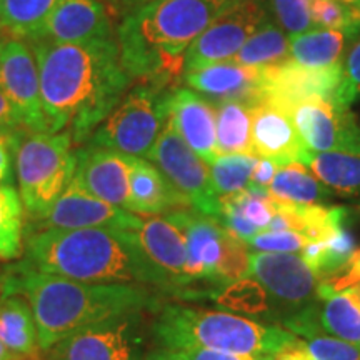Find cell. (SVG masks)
Returning a JSON list of instances; mask_svg holds the SVG:
<instances>
[{
	"label": "cell",
	"mask_w": 360,
	"mask_h": 360,
	"mask_svg": "<svg viewBox=\"0 0 360 360\" xmlns=\"http://www.w3.org/2000/svg\"><path fill=\"white\" fill-rule=\"evenodd\" d=\"M37 58L47 132L70 134L74 146L92 137L132 84L117 39L56 44L29 40Z\"/></svg>",
	"instance_id": "1"
},
{
	"label": "cell",
	"mask_w": 360,
	"mask_h": 360,
	"mask_svg": "<svg viewBox=\"0 0 360 360\" xmlns=\"http://www.w3.org/2000/svg\"><path fill=\"white\" fill-rule=\"evenodd\" d=\"M2 294L17 292L29 300L39 345L49 352L60 340L94 323L135 312H157L162 292L127 283H85L53 276L20 262L0 274Z\"/></svg>",
	"instance_id": "2"
},
{
	"label": "cell",
	"mask_w": 360,
	"mask_h": 360,
	"mask_svg": "<svg viewBox=\"0 0 360 360\" xmlns=\"http://www.w3.org/2000/svg\"><path fill=\"white\" fill-rule=\"evenodd\" d=\"M25 262L42 272L85 283H127L169 294L134 231L90 227L35 231L27 238Z\"/></svg>",
	"instance_id": "3"
},
{
	"label": "cell",
	"mask_w": 360,
	"mask_h": 360,
	"mask_svg": "<svg viewBox=\"0 0 360 360\" xmlns=\"http://www.w3.org/2000/svg\"><path fill=\"white\" fill-rule=\"evenodd\" d=\"M238 0H148L129 8L117 44L132 79L174 84L192 44Z\"/></svg>",
	"instance_id": "4"
},
{
	"label": "cell",
	"mask_w": 360,
	"mask_h": 360,
	"mask_svg": "<svg viewBox=\"0 0 360 360\" xmlns=\"http://www.w3.org/2000/svg\"><path fill=\"white\" fill-rule=\"evenodd\" d=\"M155 349H210L231 354L274 355L299 337L276 323L227 312L169 302L157 309L150 322Z\"/></svg>",
	"instance_id": "5"
},
{
	"label": "cell",
	"mask_w": 360,
	"mask_h": 360,
	"mask_svg": "<svg viewBox=\"0 0 360 360\" xmlns=\"http://www.w3.org/2000/svg\"><path fill=\"white\" fill-rule=\"evenodd\" d=\"M182 231L187 244L184 297H210L227 283L250 277V250L219 220L193 209L165 214Z\"/></svg>",
	"instance_id": "6"
},
{
	"label": "cell",
	"mask_w": 360,
	"mask_h": 360,
	"mask_svg": "<svg viewBox=\"0 0 360 360\" xmlns=\"http://www.w3.org/2000/svg\"><path fill=\"white\" fill-rule=\"evenodd\" d=\"M22 134L13 147L19 193L27 214L40 220L74 179L77 150L67 132Z\"/></svg>",
	"instance_id": "7"
},
{
	"label": "cell",
	"mask_w": 360,
	"mask_h": 360,
	"mask_svg": "<svg viewBox=\"0 0 360 360\" xmlns=\"http://www.w3.org/2000/svg\"><path fill=\"white\" fill-rule=\"evenodd\" d=\"M174 85L141 80L127 90L119 105L98 125L90 147L112 148L137 159H148L169 120V97Z\"/></svg>",
	"instance_id": "8"
},
{
	"label": "cell",
	"mask_w": 360,
	"mask_h": 360,
	"mask_svg": "<svg viewBox=\"0 0 360 360\" xmlns=\"http://www.w3.org/2000/svg\"><path fill=\"white\" fill-rule=\"evenodd\" d=\"M147 312L117 315L75 332L49 350L45 360H146Z\"/></svg>",
	"instance_id": "9"
},
{
	"label": "cell",
	"mask_w": 360,
	"mask_h": 360,
	"mask_svg": "<svg viewBox=\"0 0 360 360\" xmlns=\"http://www.w3.org/2000/svg\"><path fill=\"white\" fill-rule=\"evenodd\" d=\"M274 103L289 114L309 150L360 155V120L347 107L319 96Z\"/></svg>",
	"instance_id": "10"
},
{
	"label": "cell",
	"mask_w": 360,
	"mask_h": 360,
	"mask_svg": "<svg viewBox=\"0 0 360 360\" xmlns=\"http://www.w3.org/2000/svg\"><path fill=\"white\" fill-rule=\"evenodd\" d=\"M250 277L267 292L277 322L319 302L322 281L299 254H250Z\"/></svg>",
	"instance_id": "11"
},
{
	"label": "cell",
	"mask_w": 360,
	"mask_h": 360,
	"mask_svg": "<svg viewBox=\"0 0 360 360\" xmlns=\"http://www.w3.org/2000/svg\"><path fill=\"white\" fill-rule=\"evenodd\" d=\"M147 160L165 175L191 209L209 217H219L220 199L214 191L209 165L184 142L170 119Z\"/></svg>",
	"instance_id": "12"
},
{
	"label": "cell",
	"mask_w": 360,
	"mask_h": 360,
	"mask_svg": "<svg viewBox=\"0 0 360 360\" xmlns=\"http://www.w3.org/2000/svg\"><path fill=\"white\" fill-rule=\"evenodd\" d=\"M269 17V0H238L192 44L184 58V74L231 60Z\"/></svg>",
	"instance_id": "13"
},
{
	"label": "cell",
	"mask_w": 360,
	"mask_h": 360,
	"mask_svg": "<svg viewBox=\"0 0 360 360\" xmlns=\"http://www.w3.org/2000/svg\"><path fill=\"white\" fill-rule=\"evenodd\" d=\"M0 89L20 112L29 132H47L40 97L37 58L22 39L8 37L0 47Z\"/></svg>",
	"instance_id": "14"
},
{
	"label": "cell",
	"mask_w": 360,
	"mask_h": 360,
	"mask_svg": "<svg viewBox=\"0 0 360 360\" xmlns=\"http://www.w3.org/2000/svg\"><path fill=\"white\" fill-rule=\"evenodd\" d=\"M141 217L142 215L98 199L79 182V179L74 177L51 210L37 220V231H47V229L74 231V229L90 227L134 231L141 222Z\"/></svg>",
	"instance_id": "15"
},
{
	"label": "cell",
	"mask_w": 360,
	"mask_h": 360,
	"mask_svg": "<svg viewBox=\"0 0 360 360\" xmlns=\"http://www.w3.org/2000/svg\"><path fill=\"white\" fill-rule=\"evenodd\" d=\"M134 233L148 262L164 277L169 294L184 295L187 244L179 225L167 215H142Z\"/></svg>",
	"instance_id": "16"
},
{
	"label": "cell",
	"mask_w": 360,
	"mask_h": 360,
	"mask_svg": "<svg viewBox=\"0 0 360 360\" xmlns=\"http://www.w3.org/2000/svg\"><path fill=\"white\" fill-rule=\"evenodd\" d=\"M169 119L207 165L217 159V109L210 98L188 87H174L169 97Z\"/></svg>",
	"instance_id": "17"
},
{
	"label": "cell",
	"mask_w": 360,
	"mask_h": 360,
	"mask_svg": "<svg viewBox=\"0 0 360 360\" xmlns=\"http://www.w3.org/2000/svg\"><path fill=\"white\" fill-rule=\"evenodd\" d=\"M112 37V15L105 0H62L30 40L56 44Z\"/></svg>",
	"instance_id": "18"
},
{
	"label": "cell",
	"mask_w": 360,
	"mask_h": 360,
	"mask_svg": "<svg viewBox=\"0 0 360 360\" xmlns=\"http://www.w3.org/2000/svg\"><path fill=\"white\" fill-rule=\"evenodd\" d=\"M134 160L135 157L112 148L87 146L77 150V169L74 177L98 199L127 210Z\"/></svg>",
	"instance_id": "19"
},
{
	"label": "cell",
	"mask_w": 360,
	"mask_h": 360,
	"mask_svg": "<svg viewBox=\"0 0 360 360\" xmlns=\"http://www.w3.org/2000/svg\"><path fill=\"white\" fill-rule=\"evenodd\" d=\"M250 115L252 148L255 155L274 160L278 167L300 162L307 147L282 107L267 98H260L252 103Z\"/></svg>",
	"instance_id": "20"
},
{
	"label": "cell",
	"mask_w": 360,
	"mask_h": 360,
	"mask_svg": "<svg viewBox=\"0 0 360 360\" xmlns=\"http://www.w3.org/2000/svg\"><path fill=\"white\" fill-rule=\"evenodd\" d=\"M180 79L188 89L207 98H215V102L245 101L254 103L260 101L264 94V69L242 67L229 60L186 72Z\"/></svg>",
	"instance_id": "21"
},
{
	"label": "cell",
	"mask_w": 360,
	"mask_h": 360,
	"mask_svg": "<svg viewBox=\"0 0 360 360\" xmlns=\"http://www.w3.org/2000/svg\"><path fill=\"white\" fill-rule=\"evenodd\" d=\"M179 209H191V205L150 160L135 157L127 210L139 215H165Z\"/></svg>",
	"instance_id": "22"
},
{
	"label": "cell",
	"mask_w": 360,
	"mask_h": 360,
	"mask_svg": "<svg viewBox=\"0 0 360 360\" xmlns=\"http://www.w3.org/2000/svg\"><path fill=\"white\" fill-rule=\"evenodd\" d=\"M276 214V200L269 191L249 186L245 191L220 199V224L245 244L252 237L267 229Z\"/></svg>",
	"instance_id": "23"
},
{
	"label": "cell",
	"mask_w": 360,
	"mask_h": 360,
	"mask_svg": "<svg viewBox=\"0 0 360 360\" xmlns=\"http://www.w3.org/2000/svg\"><path fill=\"white\" fill-rule=\"evenodd\" d=\"M0 340L8 350L24 359H39L42 352L32 307L17 292L0 295Z\"/></svg>",
	"instance_id": "24"
},
{
	"label": "cell",
	"mask_w": 360,
	"mask_h": 360,
	"mask_svg": "<svg viewBox=\"0 0 360 360\" xmlns=\"http://www.w3.org/2000/svg\"><path fill=\"white\" fill-rule=\"evenodd\" d=\"M352 42L347 34L339 30L310 29L290 37L289 60L307 69H328L344 64L345 44Z\"/></svg>",
	"instance_id": "25"
},
{
	"label": "cell",
	"mask_w": 360,
	"mask_h": 360,
	"mask_svg": "<svg viewBox=\"0 0 360 360\" xmlns=\"http://www.w3.org/2000/svg\"><path fill=\"white\" fill-rule=\"evenodd\" d=\"M300 164L337 195L360 197V155L314 152L305 148Z\"/></svg>",
	"instance_id": "26"
},
{
	"label": "cell",
	"mask_w": 360,
	"mask_h": 360,
	"mask_svg": "<svg viewBox=\"0 0 360 360\" xmlns=\"http://www.w3.org/2000/svg\"><path fill=\"white\" fill-rule=\"evenodd\" d=\"M269 193L276 200L299 205H322L335 195L300 162L278 169Z\"/></svg>",
	"instance_id": "27"
},
{
	"label": "cell",
	"mask_w": 360,
	"mask_h": 360,
	"mask_svg": "<svg viewBox=\"0 0 360 360\" xmlns=\"http://www.w3.org/2000/svg\"><path fill=\"white\" fill-rule=\"evenodd\" d=\"M289 35L270 15L229 62L252 69L276 67L289 58Z\"/></svg>",
	"instance_id": "28"
},
{
	"label": "cell",
	"mask_w": 360,
	"mask_h": 360,
	"mask_svg": "<svg viewBox=\"0 0 360 360\" xmlns=\"http://www.w3.org/2000/svg\"><path fill=\"white\" fill-rule=\"evenodd\" d=\"M319 319L328 335L360 345V302L354 289L321 292Z\"/></svg>",
	"instance_id": "29"
},
{
	"label": "cell",
	"mask_w": 360,
	"mask_h": 360,
	"mask_svg": "<svg viewBox=\"0 0 360 360\" xmlns=\"http://www.w3.org/2000/svg\"><path fill=\"white\" fill-rule=\"evenodd\" d=\"M210 299L227 312L244 315L265 323L277 322L267 292L252 277L227 283L222 289L215 290Z\"/></svg>",
	"instance_id": "30"
},
{
	"label": "cell",
	"mask_w": 360,
	"mask_h": 360,
	"mask_svg": "<svg viewBox=\"0 0 360 360\" xmlns=\"http://www.w3.org/2000/svg\"><path fill=\"white\" fill-rule=\"evenodd\" d=\"M217 152L225 154H254L252 148V102H217Z\"/></svg>",
	"instance_id": "31"
},
{
	"label": "cell",
	"mask_w": 360,
	"mask_h": 360,
	"mask_svg": "<svg viewBox=\"0 0 360 360\" xmlns=\"http://www.w3.org/2000/svg\"><path fill=\"white\" fill-rule=\"evenodd\" d=\"M62 0H4L0 29L8 37L32 39Z\"/></svg>",
	"instance_id": "32"
},
{
	"label": "cell",
	"mask_w": 360,
	"mask_h": 360,
	"mask_svg": "<svg viewBox=\"0 0 360 360\" xmlns=\"http://www.w3.org/2000/svg\"><path fill=\"white\" fill-rule=\"evenodd\" d=\"M24 204L12 186H0V260L19 259L24 250Z\"/></svg>",
	"instance_id": "33"
},
{
	"label": "cell",
	"mask_w": 360,
	"mask_h": 360,
	"mask_svg": "<svg viewBox=\"0 0 360 360\" xmlns=\"http://www.w3.org/2000/svg\"><path fill=\"white\" fill-rule=\"evenodd\" d=\"M257 159L259 157L255 154L217 155V159L209 165V170L219 199L233 195L249 187Z\"/></svg>",
	"instance_id": "34"
},
{
	"label": "cell",
	"mask_w": 360,
	"mask_h": 360,
	"mask_svg": "<svg viewBox=\"0 0 360 360\" xmlns=\"http://www.w3.org/2000/svg\"><path fill=\"white\" fill-rule=\"evenodd\" d=\"M312 29L339 30L350 39H360V15L340 0H310Z\"/></svg>",
	"instance_id": "35"
},
{
	"label": "cell",
	"mask_w": 360,
	"mask_h": 360,
	"mask_svg": "<svg viewBox=\"0 0 360 360\" xmlns=\"http://www.w3.org/2000/svg\"><path fill=\"white\" fill-rule=\"evenodd\" d=\"M269 8L270 15L289 39L312 29L310 0H269Z\"/></svg>",
	"instance_id": "36"
},
{
	"label": "cell",
	"mask_w": 360,
	"mask_h": 360,
	"mask_svg": "<svg viewBox=\"0 0 360 360\" xmlns=\"http://www.w3.org/2000/svg\"><path fill=\"white\" fill-rule=\"evenodd\" d=\"M304 345L314 360H360V345L328 335L326 330L304 339Z\"/></svg>",
	"instance_id": "37"
},
{
	"label": "cell",
	"mask_w": 360,
	"mask_h": 360,
	"mask_svg": "<svg viewBox=\"0 0 360 360\" xmlns=\"http://www.w3.org/2000/svg\"><path fill=\"white\" fill-rule=\"evenodd\" d=\"M310 242L309 237L290 231H262L247 242L250 254L278 252V254H300Z\"/></svg>",
	"instance_id": "38"
},
{
	"label": "cell",
	"mask_w": 360,
	"mask_h": 360,
	"mask_svg": "<svg viewBox=\"0 0 360 360\" xmlns=\"http://www.w3.org/2000/svg\"><path fill=\"white\" fill-rule=\"evenodd\" d=\"M332 101L347 109L360 101V40L344 60V74Z\"/></svg>",
	"instance_id": "39"
},
{
	"label": "cell",
	"mask_w": 360,
	"mask_h": 360,
	"mask_svg": "<svg viewBox=\"0 0 360 360\" xmlns=\"http://www.w3.org/2000/svg\"><path fill=\"white\" fill-rule=\"evenodd\" d=\"M146 360H272V355L231 354L210 349H155L152 352H147Z\"/></svg>",
	"instance_id": "40"
},
{
	"label": "cell",
	"mask_w": 360,
	"mask_h": 360,
	"mask_svg": "<svg viewBox=\"0 0 360 360\" xmlns=\"http://www.w3.org/2000/svg\"><path fill=\"white\" fill-rule=\"evenodd\" d=\"M360 283V249L354 254L352 260L347 265V269L344 272H340L339 276L328 278V281L321 283V289H319V294L321 292H342L352 289V287L359 285Z\"/></svg>",
	"instance_id": "41"
},
{
	"label": "cell",
	"mask_w": 360,
	"mask_h": 360,
	"mask_svg": "<svg viewBox=\"0 0 360 360\" xmlns=\"http://www.w3.org/2000/svg\"><path fill=\"white\" fill-rule=\"evenodd\" d=\"M0 130H6V132L27 130L20 112L17 110L11 98L4 94L2 89H0Z\"/></svg>",
	"instance_id": "42"
},
{
	"label": "cell",
	"mask_w": 360,
	"mask_h": 360,
	"mask_svg": "<svg viewBox=\"0 0 360 360\" xmlns=\"http://www.w3.org/2000/svg\"><path fill=\"white\" fill-rule=\"evenodd\" d=\"M19 132L20 130L15 132L0 130V186H4L11 177V152L15 147Z\"/></svg>",
	"instance_id": "43"
},
{
	"label": "cell",
	"mask_w": 360,
	"mask_h": 360,
	"mask_svg": "<svg viewBox=\"0 0 360 360\" xmlns=\"http://www.w3.org/2000/svg\"><path fill=\"white\" fill-rule=\"evenodd\" d=\"M278 169L281 167H278L274 160L262 159V157H259L257 164H255V167H254V172H252V179H250L249 186L269 191V186L272 184V180H274V177H276Z\"/></svg>",
	"instance_id": "44"
},
{
	"label": "cell",
	"mask_w": 360,
	"mask_h": 360,
	"mask_svg": "<svg viewBox=\"0 0 360 360\" xmlns=\"http://www.w3.org/2000/svg\"><path fill=\"white\" fill-rule=\"evenodd\" d=\"M272 360H314L310 357V354L305 349L304 340L299 339L294 344L287 345L285 349H282L281 352L274 354Z\"/></svg>",
	"instance_id": "45"
},
{
	"label": "cell",
	"mask_w": 360,
	"mask_h": 360,
	"mask_svg": "<svg viewBox=\"0 0 360 360\" xmlns=\"http://www.w3.org/2000/svg\"><path fill=\"white\" fill-rule=\"evenodd\" d=\"M0 360H30V359H24L20 357V355L13 354L12 350H8L6 345H4V342L0 340Z\"/></svg>",
	"instance_id": "46"
},
{
	"label": "cell",
	"mask_w": 360,
	"mask_h": 360,
	"mask_svg": "<svg viewBox=\"0 0 360 360\" xmlns=\"http://www.w3.org/2000/svg\"><path fill=\"white\" fill-rule=\"evenodd\" d=\"M340 2H344L345 6H349L352 11H355L360 15V0H340Z\"/></svg>",
	"instance_id": "47"
},
{
	"label": "cell",
	"mask_w": 360,
	"mask_h": 360,
	"mask_svg": "<svg viewBox=\"0 0 360 360\" xmlns=\"http://www.w3.org/2000/svg\"><path fill=\"white\" fill-rule=\"evenodd\" d=\"M120 2H122L125 7L132 8V7L141 6V4H146V2H148V0H120Z\"/></svg>",
	"instance_id": "48"
},
{
	"label": "cell",
	"mask_w": 360,
	"mask_h": 360,
	"mask_svg": "<svg viewBox=\"0 0 360 360\" xmlns=\"http://www.w3.org/2000/svg\"><path fill=\"white\" fill-rule=\"evenodd\" d=\"M354 289V292H355V295H357V299H359V302H360V283L359 285H355V287H352Z\"/></svg>",
	"instance_id": "49"
},
{
	"label": "cell",
	"mask_w": 360,
	"mask_h": 360,
	"mask_svg": "<svg viewBox=\"0 0 360 360\" xmlns=\"http://www.w3.org/2000/svg\"><path fill=\"white\" fill-rule=\"evenodd\" d=\"M2 11H4V0H0V20H2Z\"/></svg>",
	"instance_id": "50"
},
{
	"label": "cell",
	"mask_w": 360,
	"mask_h": 360,
	"mask_svg": "<svg viewBox=\"0 0 360 360\" xmlns=\"http://www.w3.org/2000/svg\"><path fill=\"white\" fill-rule=\"evenodd\" d=\"M0 295H2V281H0Z\"/></svg>",
	"instance_id": "51"
},
{
	"label": "cell",
	"mask_w": 360,
	"mask_h": 360,
	"mask_svg": "<svg viewBox=\"0 0 360 360\" xmlns=\"http://www.w3.org/2000/svg\"><path fill=\"white\" fill-rule=\"evenodd\" d=\"M30 360H45V359H42V357H39V359H30Z\"/></svg>",
	"instance_id": "52"
},
{
	"label": "cell",
	"mask_w": 360,
	"mask_h": 360,
	"mask_svg": "<svg viewBox=\"0 0 360 360\" xmlns=\"http://www.w3.org/2000/svg\"><path fill=\"white\" fill-rule=\"evenodd\" d=\"M2 42H4V40H0V47H2Z\"/></svg>",
	"instance_id": "53"
}]
</instances>
